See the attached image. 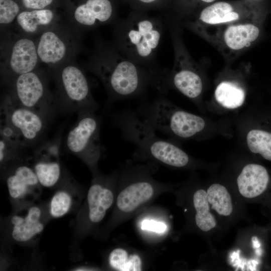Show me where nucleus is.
<instances>
[{
  "instance_id": "1",
  "label": "nucleus",
  "mask_w": 271,
  "mask_h": 271,
  "mask_svg": "<svg viewBox=\"0 0 271 271\" xmlns=\"http://www.w3.org/2000/svg\"><path fill=\"white\" fill-rule=\"evenodd\" d=\"M88 68L101 81L109 99L113 101L141 95L149 87L162 93L165 75L136 63L112 44L98 43Z\"/></svg>"
},
{
  "instance_id": "2",
  "label": "nucleus",
  "mask_w": 271,
  "mask_h": 271,
  "mask_svg": "<svg viewBox=\"0 0 271 271\" xmlns=\"http://www.w3.org/2000/svg\"><path fill=\"white\" fill-rule=\"evenodd\" d=\"M165 25L160 19L134 14L115 22L112 44L133 62L164 75L166 72L157 66L156 55Z\"/></svg>"
},
{
  "instance_id": "3",
  "label": "nucleus",
  "mask_w": 271,
  "mask_h": 271,
  "mask_svg": "<svg viewBox=\"0 0 271 271\" xmlns=\"http://www.w3.org/2000/svg\"><path fill=\"white\" fill-rule=\"evenodd\" d=\"M115 122L123 138L133 144L134 159H149L169 166L182 168L188 165V155L180 148L159 138L136 112L126 110L115 117Z\"/></svg>"
},
{
  "instance_id": "4",
  "label": "nucleus",
  "mask_w": 271,
  "mask_h": 271,
  "mask_svg": "<svg viewBox=\"0 0 271 271\" xmlns=\"http://www.w3.org/2000/svg\"><path fill=\"white\" fill-rule=\"evenodd\" d=\"M119 172L93 175L85 199L77 212L73 224L72 245L94 231L114 202Z\"/></svg>"
},
{
  "instance_id": "5",
  "label": "nucleus",
  "mask_w": 271,
  "mask_h": 271,
  "mask_svg": "<svg viewBox=\"0 0 271 271\" xmlns=\"http://www.w3.org/2000/svg\"><path fill=\"white\" fill-rule=\"evenodd\" d=\"M50 75L40 69L18 75L4 85L5 93L25 107L34 110L50 121L60 111L55 95L49 86Z\"/></svg>"
},
{
  "instance_id": "6",
  "label": "nucleus",
  "mask_w": 271,
  "mask_h": 271,
  "mask_svg": "<svg viewBox=\"0 0 271 271\" xmlns=\"http://www.w3.org/2000/svg\"><path fill=\"white\" fill-rule=\"evenodd\" d=\"M48 72L56 83L60 111L79 113L98 109L87 77L79 66L69 61Z\"/></svg>"
},
{
  "instance_id": "7",
  "label": "nucleus",
  "mask_w": 271,
  "mask_h": 271,
  "mask_svg": "<svg viewBox=\"0 0 271 271\" xmlns=\"http://www.w3.org/2000/svg\"><path fill=\"white\" fill-rule=\"evenodd\" d=\"M48 202H35L13 209L3 224V236L8 243L34 245L51 219Z\"/></svg>"
},
{
  "instance_id": "8",
  "label": "nucleus",
  "mask_w": 271,
  "mask_h": 271,
  "mask_svg": "<svg viewBox=\"0 0 271 271\" xmlns=\"http://www.w3.org/2000/svg\"><path fill=\"white\" fill-rule=\"evenodd\" d=\"M150 165H127L120 173L119 183L123 185L115 199V211L130 214L147 204L160 185L152 177Z\"/></svg>"
},
{
  "instance_id": "9",
  "label": "nucleus",
  "mask_w": 271,
  "mask_h": 271,
  "mask_svg": "<svg viewBox=\"0 0 271 271\" xmlns=\"http://www.w3.org/2000/svg\"><path fill=\"white\" fill-rule=\"evenodd\" d=\"M95 112L86 111L78 113L77 120L65 140L68 151L85 164L93 175L99 172L98 163L102 152L100 139L101 119Z\"/></svg>"
},
{
  "instance_id": "10",
  "label": "nucleus",
  "mask_w": 271,
  "mask_h": 271,
  "mask_svg": "<svg viewBox=\"0 0 271 271\" xmlns=\"http://www.w3.org/2000/svg\"><path fill=\"white\" fill-rule=\"evenodd\" d=\"M171 35L175 52V62L171 73H166L163 83V94L170 85L173 86L183 94L196 99L203 90L202 79L198 73L197 66L183 44L180 33L171 20L166 21Z\"/></svg>"
},
{
  "instance_id": "11",
  "label": "nucleus",
  "mask_w": 271,
  "mask_h": 271,
  "mask_svg": "<svg viewBox=\"0 0 271 271\" xmlns=\"http://www.w3.org/2000/svg\"><path fill=\"white\" fill-rule=\"evenodd\" d=\"M1 119L17 133L27 148L34 149L44 140L49 121L37 112L22 106L5 93L1 104Z\"/></svg>"
},
{
  "instance_id": "12",
  "label": "nucleus",
  "mask_w": 271,
  "mask_h": 271,
  "mask_svg": "<svg viewBox=\"0 0 271 271\" xmlns=\"http://www.w3.org/2000/svg\"><path fill=\"white\" fill-rule=\"evenodd\" d=\"M259 14V10L252 0L218 2L203 9L194 19L182 23L189 28L258 22Z\"/></svg>"
},
{
  "instance_id": "13",
  "label": "nucleus",
  "mask_w": 271,
  "mask_h": 271,
  "mask_svg": "<svg viewBox=\"0 0 271 271\" xmlns=\"http://www.w3.org/2000/svg\"><path fill=\"white\" fill-rule=\"evenodd\" d=\"M1 169L13 209L38 199L42 186L26 157L2 166Z\"/></svg>"
},
{
  "instance_id": "14",
  "label": "nucleus",
  "mask_w": 271,
  "mask_h": 271,
  "mask_svg": "<svg viewBox=\"0 0 271 271\" xmlns=\"http://www.w3.org/2000/svg\"><path fill=\"white\" fill-rule=\"evenodd\" d=\"M70 30L57 23L42 32L35 40L40 61L49 67L48 71L70 61L74 54L78 38Z\"/></svg>"
},
{
  "instance_id": "15",
  "label": "nucleus",
  "mask_w": 271,
  "mask_h": 271,
  "mask_svg": "<svg viewBox=\"0 0 271 271\" xmlns=\"http://www.w3.org/2000/svg\"><path fill=\"white\" fill-rule=\"evenodd\" d=\"M258 22H245L215 27H199L209 28L213 31L212 33L198 31L196 33L225 54L237 53L248 48L257 39L260 34Z\"/></svg>"
},
{
  "instance_id": "16",
  "label": "nucleus",
  "mask_w": 271,
  "mask_h": 271,
  "mask_svg": "<svg viewBox=\"0 0 271 271\" xmlns=\"http://www.w3.org/2000/svg\"><path fill=\"white\" fill-rule=\"evenodd\" d=\"M2 63L3 85L13 78L38 68L40 62L35 40L20 35L8 41Z\"/></svg>"
},
{
  "instance_id": "17",
  "label": "nucleus",
  "mask_w": 271,
  "mask_h": 271,
  "mask_svg": "<svg viewBox=\"0 0 271 271\" xmlns=\"http://www.w3.org/2000/svg\"><path fill=\"white\" fill-rule=\"evenodd\" d=\"M60 139L42 142L34 149L33 167L42 187L55 188L65 169L59 161Z\"/></svg>"
},
{
  "instance_id": "18",
  "label": "nucleus",
  "mask_w": 271,
  "mask_h": 271,
  "mask_svg": "<svg viewBox=\"0 0 271 271\" xmlns=\"http://www.w3.org/2000/svg\"><path fill=\"white\" fill-rule=\"evenodd\" d=\"M54 189V193L48 202V212L51 219L60 218L78 211L84 192L66 170L61 181Z\"/></svg>"
},
{
  "instance_id": "19",
  "label": "nucleus",
  "mask_w": 271,
  "mask_h": 271,
  "mask_svg": "<svg viewBox=\"0 0 271 271\" xmlns=\"http://www.w3.org/2000/svg\"><path fill=\"white\" fill-rule=\"evenodd\" d=\"M113 15L110 0H86L74 11L73 23L80 28L91 29L113 22Z\"/></svg>"
},
{
  "instance_id": "20",
  "label": "nucleus",
  "mask_w": 271,
  "mask_h": 271,
  "mask_svg": "<svg viewBox=\"0 0 271 271\" xmlns=\"http://www.w3.org/2000/svg\"><path fill=\"white\" fill-rule=\"evenodd\" d=\"M269 182V176L266 168L256 164L246 165L237 178L239 193L247 199L255 198L264 193Z\"/></svg>"
},
{
  "instance_id": "21",
  "label": "nucleus",
  "mask_w": 271,
  "mask_h": 271,
  "mask_svg": "<svg viewBox=\"0 0 271 271\" xmlns=\"http://www.w3.org/2000/svg\"><path fill=\"white\" fill-rule=\"evenodd\" d=\"M55 19L51 10L44 9L20 12L14 22L22 35L30 37L40 34L56 24L58 22H55Z\"/></svg>"
},
{
  "instance_id": "22",
  "label": "nucleus",
  "mask_w": 271,
  "mask_h": 271,
  "mask_svg": "<svg viewBox=\"0 0 271 271\" xmlns=\"http://www.w3.org/2000/svg\"><path fill=\"white\" fill-rule=\"evenodd\" d=\"M216 101L222 106L233 109L240 106L245 99V91L236 82L224 81L220 82L215 90Z\"/></svg>"
},
{
  "instance_id": "23",
  "label": "nucleus",
  "mask_w": 271,
  "mask_h": 271,
  "mask_svg": "<svg viewBox=\"0 0 271 271\" xmlns=\"http://www.w3.org/2000/svg\"><path fill=\"white\" fill-rule=\"evenodd\" d=\"M193 203L196 211L195 220L197 226L204 232L215 228L217 223L209 210L207 192L203 189L197 190L193 195Z\"/></svg>"
},
{
  "instance_id": "24",
  "label": "nucleus",
  "mask_w": 271,
  "mask_h": 271,
  "mask_svg": "<svg viewBox=\"0 0 271 271\" xmlns=\"http://www.w3.org/2000/svg\"><path fill=\"white\" fill-rule=\"evenodd\" d=\"M107 260L110 268L115 270L139 271L143 269L141 257L136 253H129L122 248L112 249L109 253Z\"/></svg>"
},
{
  "instance_id": "25",
  "label": "nucleus",
  "mask_w": 271,
  "mask_h": 271,
  "mask_svg": "<svg viewBox=\"0 0 271 271\" xmlns=\"http://www.w3.org/2000/svg\"><path fill=\"white\" fill-rule=\"evenodd\" d=\"M206 192L209 205L219 215L228 216L232 213L231 197L224 186L218 183L213 184Z\"/></svg>"
},
{
  "instance_id": "26",
  "label": "nucleus",
  "mask_w": 271,
  "mask_h": 271,
  "mask_svg": "<svg viewBox=\"0 0 271 271\" xmlns=\"http://www.w3.org/2000/svg\"><path fill=\"white\" fill-rule=\"evenodd\" d=\"M246 141L251 152L259 154L265 160L271 161V132L252 129L248 132Z\"/></svg>"
},
{
  "instance_id": "27",
  "label": "nucleus",
  "mask_w": 271,
  "mask_h": 271,
  "mask_svg": "<svg viewBox=\"0 0 271 271\" xmlns=\"http://www.w3.org/2000/svg\"><path fill=\"white\" fill-rule=\"evenodd\" d=\"M26 148L21 144L13 142L1 137V167L18 159L26 157L24 152Z\"/></svg>"
},
{
  "instance_id": "28",
  "label": "nucleus",
  "mask_w": 271,
  "mask_h": 271,
  "mask_svg": "<svg viewBox=\"0 0 271 271\" xmlns=\"http://www.w3.org/2000/svg\"><path fill=\"white\" fill-rule=\"evenodd\" d=\"M20 8L13 0H0V24L6 27L14 23L19 14Z\"/></svg>"
},
{
  "instance_id": "29",
  "label": "nucleus",
  "mask_w": 271,
  "mask_h": 271,
  "mask_svg": "<svg viewBox=\"0 0 271 271\" xmlns=\"http://www.w3.org/2000/svg\"><path fill=\"white\" fill-rule=\"evenodd\" d=\"M141 227L142 229L162 233L166 229L167 226L162 222L146 220L143 221Z\"/></svg>"
},
{
  "instance_id": "30",
  "label": "nucleus",
  "mask_w": 271,
  "mask_h": 271,
  "mask_svg": "<svg viewBox=\"0 0 271 271\" xmlns=\"http://www.w3.org/2000/svg\"><path fill=\"white\" fill-rule=\"evenodd\" d=\"M53 0H22L23 5L28 9L41 10L50 5Z\"/></svg>"
},
{
  "instance_id": "31",
  "label": "nucleus",
  "mask_w": 271,
  "mask_h": 271,
  "mask_svg": "<svg viewBox=\"0 0 271 271\" xmlns=\"http://www.w3.org/2000/svg\"><path fill=\"white\" fill-rule=\"evenodd\" d=\"M71 270L84 271V270H96V268L87 265H77L71 268Z\"/></svg>"
},
{
  "instance_id": "32",
  "label": "nucleus",
  "mask_w": 271,
  "mask_h": 271,
  "mask_svg": "<svg viewBox=\"0 0 271 271\" xmlns=\"http://www.w3.org/2000/svg\"><path fill=\"white\" fill-rule=\"evenodd\" d=\"M138 2L145 4L150 5L156 3L158 0H137Z\"/></svg>"
},
{
  "instance_id": "33",
  "label": "nucleus",
  "mask_w": 271,
  "mask_h": 271,
  "mask_svg": "<svg viewBox=\"0 0 271 271\" xmlns=\"http://www.w3.org/2000/svg\"><path fill=\"white\" fill-rule=\"evenodd\" d=\"M204 3H212L215 0H200Z\"/></svg>"
}]
</instances>
